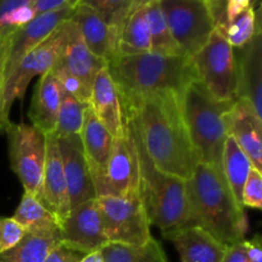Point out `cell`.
I'll return each mask as SVG.
<instances>
[{"instance_id":"obj_1","label":"cell","mask_w":262,"mask_h":262,"mask_svg":"<svg viewBox=\"0 0 262 262\" xmlns=\"http://www.w3.org/2000/svg\"><path fill=\"white\" fill-rule=\"evenodd\" d=\"M179 95L173 91L154 92L122 109L154 165L187 181L200 161L184 123Z\"/></svg>"},{"instance_id":"obj_2","label":"cell","mask_w":262,"mask_h":262,"mask_svg":"<svg viewBox=\"0 0 262 262\" xmlns=\"http://www.w3.org/2000/svg\"><path fill=\"white\" fill-rule=\"evenodd\" d=\"M189 225H197L223 245L245 239L248 232L245 207L235 201L223 171L199 163L186 181Z\"/></svg>"},{"instance_id":"obj_3","label":"cell","mask_w":262,"mask_h":262,"mask_svg":"<svg viewBox=\"0 0 262 262\" xmlns=\"http://www.w3.org/2000/svg\"><path fill=\"white\" fill-rule=\"evenodd\" d=\"M106 68L119 92L122 107L154 92L181 94L189 82L197 79L191 59L183 55H117Z\"/></svg>"},{"instance_id":"obj_4","label":"cell","mask_w":262,"mask_h":262,"mask_svg":"<svg viewBox=\"0 0 262 262\" xmlns=\"http://www.w3.org/2000/svg\"><path fill=\"white\" fill-rule=\"evenodd\" d=\"M179 99L184 123L199 161L222 170L223 150L228 137L225 114L234 101L215 99L199 79L189 82Z\"/></svg>"},{"instance_id":"obj_5","label":"cell","mask_w":262,"mask_h":262,"mask_svg":"<svg viewBox=\"0 0 262 262\" xmlns=\"http://www.w3.org/2000/svg\"><path fill=\"white\" fill-rule=\"evenodd\" d=\"M132 129L140 159L141 197L147 211L150 225L159 228L163 234L188 227L189 209L186 181L159 170L146 152L133 125Z\"/></svg>"},{"instance_id":"obj_6","label":"cell","mask_w":262,"mask_h":262,"mask_svg":"<svg viewBox=\"0 0 262 262\" xmlns=\"http://www.w3.org/2000/svg\"><path fill=\"white\" fill-rule=\"evenodd\" d=\"M109 243L143 245L152 238L141 192L95 199Z\"/></svg>"},{"instance_id":"obj_7","label":"cell","mask_w":262,"mask_h":262,"mask_svg":"<svg viewBox=\"0 0 262 262\" xmlns=\"http://www.w3.org/2000/svg\"><path fill=\"white\" fill-rule=\"evenodd\" d=\"M197 79L220 101H235L238 89L237 59L234 49L216 31L204 48L191 56Z\"/></svg>"},{"instance_id":"obj_8","label":"cell","mask_w":262,"mask_h":262,"mask_svg":"<svg viewBox=\"0 0 262 262\" xmlns=\"http://www.w3.org/2000/svg\"><path fill=\"white\" fill-rule=\"evenodd\" d=\"M68 20L61 23L48 38L22 56L14 68L7 76L3 77V104L4 114L8 118L13 102L17 99L20 101L25 99L26 90L33 77L42 76L53 69L59 60L66 45Z\"/></svg>"},{"instance_id":"obj_9","label":"cell","mask_w":262,"mask_h":262,"mask_svg":"<svg viewBox=\"0 0 262 262\" xmlns=\"http://www.w3.org/2000/svg\"><path fill=\"white\" fill-rule=\"evenodd\" d=\"M10 168L19 178L25 192L37 197L42 182L46 156V135L25 123L5 124Z\"/></svg>"},{"instance_id":"obj_10","label":"cell","mask_w":262,"mask_h":262,"mask_svg":"<svg viewBox=\"0 0 262 262\" xmlns=\"http://www.w3.org/2000/svg\"><path fill=\"white\" fill-rule=\"evenodd\" d=\"M164 18L181 54L191 58L201 50L215 31L204 0H159Z\"/></svg>"},{"instance_id":"obj_11","label":"cell","mask_w":262,"mask_h":262,"mask_svg":"<svg viewBox=\"0 0 262 262\" xmlns=\"http://www.w3.org/2000/svg\"><path fill=\"white\" fill-rule=\"evenodd\" d=\"M94 186L96 197L124 196L141 192L137 143L132 125L127 118L122 130L113 141L112 154L104 176L95 182Z\"/></svg>"},{"instance_id":"obj_12","label":"cell","mask_w":262,"mask_h":262,"mask_svg":"<svg viewBox=\"0 0 262 262\" xmlns=\"http://www.w3.org/2000/svg\"><path fill=\"white\" fill-rule=\"evenodd\" d=\"M59 232L61 245L83 255L101 250L109 243L95 199L71 209L59 225Z\"/></svg>"},{"instance_id":"obj_13","label":"cell","mask_w":262,"mask_h":262,"mask_svg":"<svg viewBox=\"0 0 262 262\" xmlns=\"http://www.w3.org/2000/svg\"><path fill=\"white\" fill-rule=\"evenodd\" d=\"M73 10V7H61L50 12L40 13L18 28L12 37L5 41L3 77L14 68L22 56L48 38L61 23L71 19Z\"/></svg>"},{"instance_id":"obj_14","label":"cell","mask_w":262,"mask_h":262,"mask_svg":"<svg viewBox=\"0 0 262 262\" xmlns=\"http://www.w3.org/2000/svg\"><path fill=\"white\" fill-rule=\"evenodd\" d=\"M66 176L71 209L82 202L96 199L94 181L84 156L79 135L56 137Z\"/></svg>"},{"instance_id":"obj_15","label":"cell","mask_w":262,"mask_h":262,"mask_svg":"<svg viewBox=\"0 0 262 262\" xmlns=\"http://www.w3.org/2000/svg\"><path fill=\"white\" fill-rule=\"evenodd\" d=\"M228 136L250 158L252 166L262 173V115L246 99H237L225 114Z\"/></svg>"},{"instance_id":"obj_16","label":"cell","mask_w":262,"mask_h":262,"mask_svg":"<svg viewBox=\"0 0 262 262\" xmlns=\"http://www.w3.org/2000/svg\"><path fill=\"white\" fill-rule=\"evenodd\" d=\"M37 199L55 216L59 225L71 211L66 176L55 133L46 135L45 165Z\"/></svg>"},{"instance_id":"obj_17","label":"cell","mask_w":262,"mask_h":262,"mask_svg":"<svg viewBox=\"0 0 262 262\" xmlns=\"http://www.w3.org/2000/svg\"><path fill=\"white\" fill-rule=\"evenodd\" d=\"M237 59V99H246L262 115V33L258 31L246 45L234 49Z\"/></svg>"},{"instance_id":"obj_18","label":"cell","mask_w":262,"mask_h":262,"mask_svg":"<svg viewBox=\"0 0 262 262\" xmlns=\"http://www.w3.org/2000/svg\"><path fill=\"white\" fill-rule=\"evenodd\" d=\"M71 19L78 27L89 50L109 63L118 55V30L109 26L97 13L84 5H77Z\"/></svg>"},{"instance_id":"obj_19","label":"cell","mask_w":262,"mask_h":262,"mask_svg":"<svg viewBox=\"0 0 262 262\" xmlns=\"http://www.w3.org/2000/svg\"><path fill=\"white\" fill-rule=\"evenodd\" d=\"M56 64L78 78L90 91L97 73L107 67L106 61L95 56L89 50L78 27L72 19L68 20L66 45Z\"/></svg>"},{"instance_id":"obj_20","label":"cell","mask_w":262,"mask_h":262,"mask_svg":"<svg viewBox=\"0 0 262 262\" xmlns=\"http://www.w3.org/2000/svg\"><path fill=\"white\" fill-rule=\"evenodd\" d=\"M171 241L181 256V262H222L227 246L197 225H188L163 234Z\"/></svg>"},{"instance_id":"obj_21","label":"cell","mask_w":262,"mask_h":262,"mask_svg":"<svg viewBox=\"0 0 262 262\" xmlns=\"http://www.w3.org/2000/svg\"><path fill=\"white\" fill-rule=\"evenodd\" d=\"M90 107L107 132L115 137L125 122L119 92L107 68L101 69L95 77L90 95Z\"/></svg>"},{"instance_id":"obj_22","label":"cell","mask_w":262,"mask_h":262,"mask_svg":"<svg viewBox=\"0 0 262 262\" xmlns=\"http://www.w3.org/2000/svg\"><path fill=\"white\" fill-rule=\"evenodd\" d=\"M61 95L63 90L54 72L50 69L43 73L40 77L38 83L35 86L30 109H28V118L31 124L45 135H51L55 132Z\"/></svg>"},{"instance_id":"obj_23","label":"cell","mask_w":262,"mask_h":262,"mask_svg":"<svg viewBox=\"0 0 262 262\" xmlns=\"http://www.w3.org/2000/svg\"><path fill=\"white\" fill-rule=\"evenodd\" d=\"M82 147L89 164L94 183L99 181L105 173L107 161L113 148L114 137L107 132L106 128L95 117L91 107L84 110L83 124L79 132Z\"/></svg>"},{"instance_id":"obj_24","label":"cell","mask_w":262,"mask_h":262,"mask_svg":"<svg viewBox=\"0 0 262 262\" xmlns=\"http://www.w3.org/2000/svg\"><path fill=\"white\" fill-rule=\"evenodd\" d=\"M145 3L146 0H137L118 30V55L151 53Z\"/></svg>"},{"instance_id":"obj_25","label":"cell","mask_w":262,"mask_h":262,"mask_svg":"<svg viewBox=\"0 0 262 262\" xmlns=\"http://www.w3.org/2000/svg\"><path fill=\"white\" fill-rule=\"evenodd\" d=\"M60 243V232H26L10 250L0 253V262H43Z\"/></svg>"},{"instance_id":"obj_26","label":"cell","mask_w":262,"mask_h":262,"mask_svg":"<svg viewBox=\"0 0 262 262\" xmlns=\"http://www.w3.org/2000/svg\"><path fill=\"white\" fill-rule=\"evenodd\" d=\"M252 168L250 158L237 145V142L230 136H228L223 150L222 171L235 201L241 206H242L243 186Z\"/></svg>"},{"instance_id":"obj_27","label":"cell","mask_w":262,"mask_h":262,"mask_svg":"<svg viewBox=\"0 0 262 262\" xmlns=\"http://www.w3.org/2000/svg\"><path fill=\"white\" fill-rule=\"evenodd\" d=\"M12 217L26 232H51L59 229V223L55 216L30 192L23 193Z\"/></svg>"},{"instance_id":"obj_28","label":"cell","mask_w":262,"mask_h":262,"mask_svg":"<svg viewBox=\"0 0 262 262\" xmlns=\"http://www.w3.org/2000/svg\"><path fill=\"white\" fill-rule=\"evenodd\" d=\"M104 262H168L160 242L151 238L143 245L107 243L101 248Z\"/></svg>"},{"instance_id":"obj_29","label":"cell","mask_w":262,"mask_h":262,"mask_svg":"<svg viewBox=\"0 0 262 262\" xmlns=\"http://www.w3.org/2000/svg\"><path fill=\"white\" fill-rule=\"evenodd\" d=\"M145 14L151 40V53L160 55H182L164 18L159 0H146Z\"/></svg>"},{"instance_id":"obj_30","label":"cell","mask_w":262,"mask_h":262,"mask_svg":"<svg viewBox=\"0 0 262 262\" xmlns=\"http://www.w3.org/2000/svg\"><path fill=\"white\" fill-rule=\"evenodd\" d=\"M233 49L246 45L261 31V8H248L220 30H215Z\"/></svg>"},{"instance_id":"obj_31","label":"cell","mask_w":262,"mask_h":262,"mask_svg":"<svg viewBox=\"0 0 262 262\" xmlns=\"http://www.w3.org/2000/svg\"><path fill=\"white\" fill-rule=\"evenodd\" d=\"M36 0H0V42H5L13 33L33 18Z\"/></svg>"},{"instance_id":"obj_32","label":"cell","mask_w":262,"mask_h":262,"mask_svg":"<svg viewBox=\"0 0 262 262\" xmlns=\"http://www.w3.org/2000/svg\"><path fill=\"white\" fill-rule=\"evenodd\" d=\"M87 107H89V104L63 92L58 119H56V128L54 132L56 137L79 135L82 124H83L84 110Z\"/></svg>"},{"instance_id":"obj_33","label":"cell","mask_w":262,"mask_h":262,"mask_svg":"<svg viewBox=\"0 0 262 262\" xmlns=\"http://www.w3.org/2000/svg\"><path fill=\"white\" fill-rule=\"evenodd\" d=\"M137 0H79L78 5H84L100 15L109 26L117 30Z\"/></svg>"},{"instance_id":"obj_34","label":"cell","mask_w":262,"mask_h":262,"mask_svg":"<svg viewBox=\"0 0 262 262\" xmlns=\"http://www.w3.org/2000/svg\"><path fill=\"white\" fill-rule=\"evenodd\" d=\"M242 206L250 209H262V173L252 168L248 174L242 191Z\"/></svg>"},{"instance_id":"obj_35","label":"cell","mask_w":262,"mask_h":262,"mask_svg":"<svg viewBox=\"0 0 262 262\" xmlns=\"http://www.w3.org/2000/svg\"><path fill=\"white\" fill-rule=\"evenodd\" d=\"M26 234V230L13 217H0V253L14 247Z\"/></svg>"},{"instance_id":"obj_36","label":"cell","mask_w":262,"mask_h":262,"mask_svg":"<svg viewBox=\"0 0 262 262\" xmlns=\"http://www.w3.org/2000/svg\"><path fill=\"white\" fill-rule=\"evenodd\" d=\"M83 253L68 248L67 246L59 243L48 255L43 262H79L83 257Z\"/></svg>"},{"instance_id":"obj_37","label":"cell","mask_w":262,"mask_h":262,"mask_svg":"<svg viewBox=\"0 0 262 262\" xmlns=\"http://www.w3.org/2000/svg\"><path fill=\"white\" fill-rule=\"evenodd\" d=\"M79 0H36L33 4V17L40 13L50 12L61 7H73L78 5Z\"/></svg>"},{"instance_id":"obj_38","label":"cell","mask_w":262,"mask_h":262,"mask_svg":"<svg viewBox=\"0 0 262 262\" xmlns=\"http://www.w3.org/2000/svg\"><path fill=\"white\" fill-rule=\"evenodd\" d=\"M246 256L250 262H262V242L261 235L256 234L252 239L243 241Z\"/></svg>"},{"instance_id":"obj_39","label":"cell","mask_w":262,"mask_h":262,"mask_svg":"<svg viewBox=\"0 0 262 262\" xmlns=\"http://www.w3.org/2000/svg\"><path fill=\"white\" fill-rule=\"evenodd\" d=\"M248 8H251V0H225L227 25Z\"/></svg>"},{"instance_id":"obj_40","label":"cell","mask_w":262,"mask_h":262,"mask_svg":"<svg viewBox=\"0 0 262 262\" xmlns=\"http://www.w3.org/2000/svg\"><path fill=\"white\" fill-rule=\"evenodd\" d=\"M243 241L234 243L232 246H228L222 262H250L247 260V256H246Z\"/></svg>"},{"instance_id":"obj_41","label":"cell","mask_w":262,"mask_h":262,"mask_svg":"<svg viewBox=\"0 0 262 262\" xmlns=\"http://www.w3.org/2000/svg\"><path fill=\"white\" fill-rule=\"evenodd\" d=\"M4 53H5V42L4 46L0 50V132H3L5 124L9 122V118L4 114V104H3V71H4Z\"/></svg>"},{"instance_id":"obj_42","label":"cell","mask_w":262,"mask_h":262,"mask_svg":"<svg viewBox=\"0 0 262 262\" xmlns=\"http://www.w3.org/2000/svg\"><path fill=\"white\" fill-rule=\"evenodd\" d=\"M79 262H104V260H102L101 250L87 253V255H84L83 257H82V260Z\"/></svg>"},{"instance_id":"obj_43","label":"cell","mask_w":262,"mask_h":262,"mask_svg":"<svg viewBox=\"0 0 262 262\" xmlns=\"http://www.w3.org/2000/svg\"><path fill=\"white\" fill-rule=\"evenodd\" d=\"M260 2L261 0H251V8H253V9L260 8Z\"/></svg>"},{"instance_id":"obj_44","label":"cell","mask_w":262,"mask_h":262,"mask_svg":"<svg viewBox=\"0 0 262 262\" xmlns=\"http://www.w3.org/2000/svg\"><path fill=\"white\" fill-rule=\"evenodd\" d=\"M3 46H4V42H0V50H2Z\"/></svg>"},{"instance_id":"obj_45","label":"cell","mask_w":262,"mask_h":262,"mask_svg":"<svg viewBox=\"0 0 262 262\" xmlns=\"http://www.w3.org/2000/svg\"><path fill=\"white\" fill-rule=\"evenodd\" d=\"M204 2H206V0H204Z\"/></svg>"}]
</instances>
